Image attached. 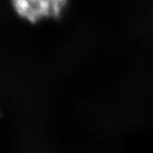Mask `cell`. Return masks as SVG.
Wrapping results in <instances>:
<instances>
[{
	"label": "cell",
	"instance_id": "6da1fadb",
	"mask_svg": "<svg viewBox=\"0 0 153 153\" xmlns=\"http://www.w3.org/2000/svg\"><path fill=\"white\" fill-rule=\"evenodd\" d=\"M66 4V1L62 0H28L17 2L16 8L27 19L37 21L44 17L59 16Z\"/></svg>",
	"mask_w": 153,
	"mask_h": 153
}]
</instances>
